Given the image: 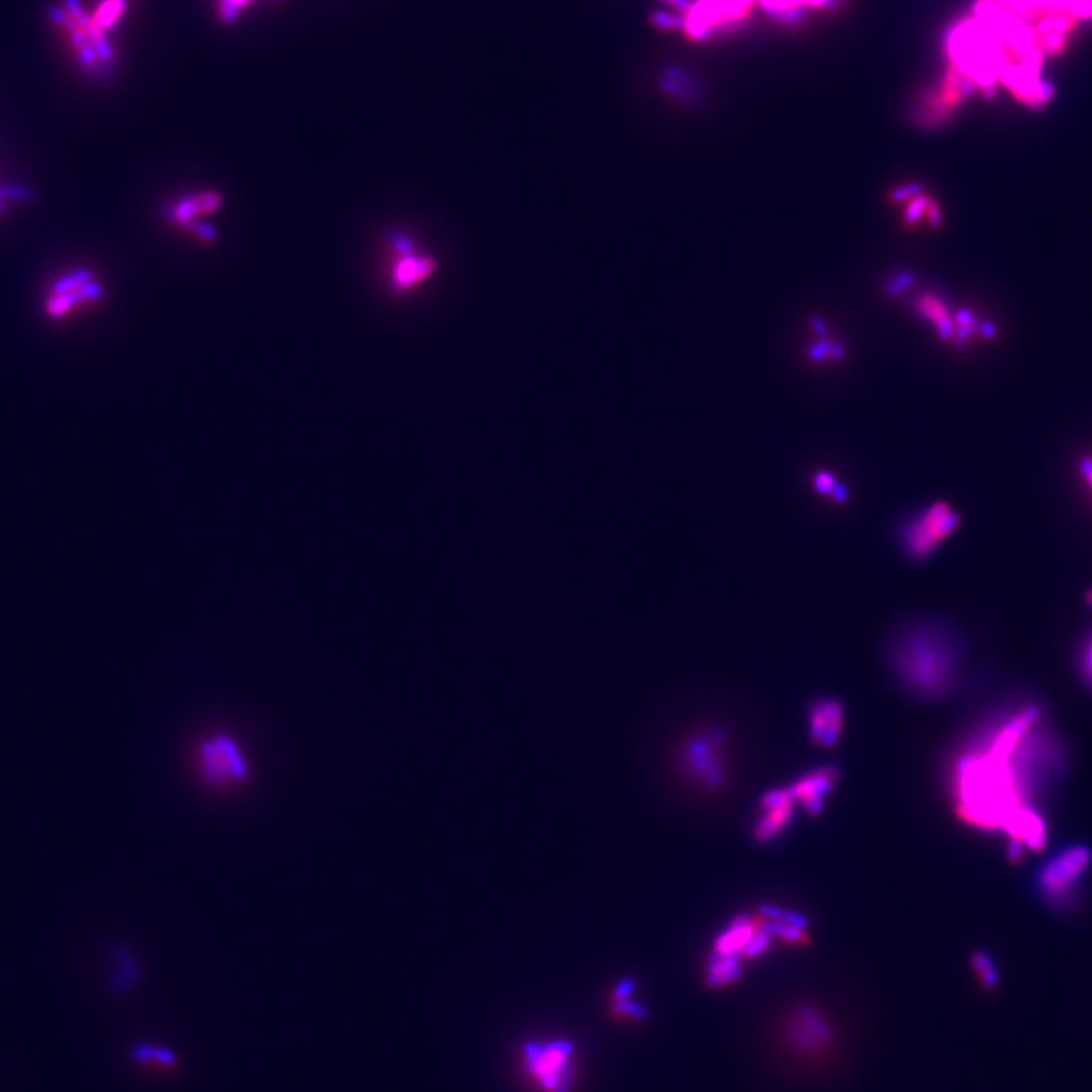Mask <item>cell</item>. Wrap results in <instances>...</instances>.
<instances>
[{
	"label": "cell",
	"mask_w": 1092,
	"mask_h": 1092,
	"mask_svg": "<svg viewBox=\"0 0 1092 1092\" xmlns=\"http://www.w3.org/2000/svg\"><path fill=\"white\" fill-rule=\"evenodd\" d=\"M251 0H222L220 4V19L225 23H232L240 16V8L248 5Z\"/></svg>",
	"instance_id": "484cf974"
},
{
	"label": "cell",
	"mask_w": 1092,
	"mask_h": 1092,
	"mask_svg": "<svg viewBox=\"0 0 1092 1092\" xmlns=\"http://www.w3.org/2000/svg\"><path fill=\"white\" fill-rule=\"evenodd\" d=\"M102 296V285L98 281L93 280L87 283V284L83 285V287H79V289L72 290V292L52 295V297L47 301V314H49L50 318H62L64 314L69 313L78 304L99 301Z\"/></svg>",
	"instance_id": "e0dca14e"
},
{
	"label": "cell",
	"mask_w": 1092,
	"mask_h": 1092,
	"mask_svg": "<svg viewBox=\"0 0 1092 1092\" xmlns=\"http://www.w3.org/2000/svg\"><path fill=\"white\" fill-rule=\"evenodd\" d=\"M971 965H973L974 971L980 979L981 983L986 988H995L998 983V973L995 968V962L990 953L979 950L971 956Z\"/></svg>",
	"instance_id": "7402d4cb"
},
{
	"label": "cell",
	"mask_w": 1092,
	"mask_h": 1092,
	"mask_svg": "<svg viewBox=\"0 0 1092 1092\" xmlns=\"http://www.w3.org/2000/svg\"><path fill=\"white\" fill-rule=\"evenodd\" d=\"M757 915L751 914H738L730 919L726 928H722L714 942V952L730 956H738L743 959V950L750 942L757 928Z\"/></svg>",
	"instance_id": "5bb4252c"
},
{
	"label": "cell",
	"mask_w": 1092,
	"mask_h": 1092,
	"mask_svg": "<svg viewBox=\"0 0 1092 1092\" xmlns=\"http://www.w3.org/2000/svg\"><path fill=\"white\" fill-rule=\"evenodd\" d=\"M93 280H95V277H93V273L88 269H79V270L69 273L66 277L59 278L55 283L54 287H52V293L54 295H59V293L72 292V290L79 289V287H83V285L87 284V283Z\"/></svg>",
	"instance_id": "d4e9b609"
},
{
	"label": "cell",
	"mask_w": 1092,
	"mask_h": 1092,
	"mask_svg": "<svg viewBox=\"0 0 1092 1092\" xmlns=\"http://www.w3.org/2000/svg\"><path fill=\"white\" fill-rule=\"evenodd\" d=\"M796 803L789 787H774L758 801V813L753 837L758 844H770L786 832L796 818Z\"/></svg>",
	"instance_id": "ba28073f"
},
{
	"label": "cell",
	"mask_w": 1092,
	"mask_h": 1092,
	"mask_svg": "<svg viewBox=\"0 0 1092 1092\" xmlns=\"http://www.w3.org/2000/svg\"><path fill=\"white\" fill-rule=\"evenodd\" d=\"M953 69L973 87L993 88L1005 69L1000 35L981 20L964 21L948 37Z\"/></svg>",
	"instance_id": "3957f363"
},
{
	"label": "cell",
	"mask_w": 1092,
	"mask_h": 1092,
	"mask_svg": "<svg viewBox=\"0 0 1092 1092\" xmlns=\"http://www.w3.org/2000/svg\"><path fill=\"white\" fill-rule=\"evenodd\" d=\"M743 976V959L712 952L705 964V983L712 988L731 985Z\"/></svg>",
	"instance_id": "2e32d148"
},
{
	"label": "cell",
	"mask_w": 1092,
	"mask_h": 1092,
	"mask_svg": "<svg viewBox=\"0 0 1092 1092\" xmlns=\"http://www.w3.org/2000/svg\"><path fill=\"white\" fill-rule=\"evenodd\" d=\"M721 729H710L704 734L692 739L686 746V767L693 777L709 787H719L726 780L721 762L717 758L719 745L724 741Z\"/></svg>",
	"instance_id": "9c48e42d"
},
{
	"label": "cell",
	"mask_w": 1092,
	"mask_h": 1092,
	"mask_svg": "<svg viewBox=\"0 0 1092 1092\" xmlns=\"http://www.w3.org/2000/svg\"><path fill=\"white\" fill-rule=\"evenodd\" d=\"M222 194L218 191H203V193L182 199L169 211V217L179 225L191 227L194 218L204 215L215 213L222 206Z\"/></svg>",
	"instance_id": "9a60e30c"
},
{
	"label": "cell",
	"mask_w": 1092,
	"mask_h": 1092,
	"mask_svg": "<svg viewBox=\"0 0 1092 1092\" xmlns=\"http://www.w3.org/2000/svg\"><path fill=\"white\" fill-rule=\"evenodd\" d=\"M772 940H774V936H772L771 930L768 928L767 924L763 923L762 919L758 918L755 935H753L750 942H748L745 950H743V959H758V957H762L770 950V947H771Z\"/></svg>",
	"instance_id": "603a6c76"
},
{
	"label": "cell",
	"mask_w": 1092,
	"mask_h": 1092,
	"mask_svg": "<svg viewBox=\"0 0 1092 1092\" xmlns=\"http://www.w3.org/2000/svg\"><path fill=\"white\" fill-rule=\"evenodd\" d=\"M1082 664H1084L1085 677H1086V680H1088L1092 685V640L1091 643H1089L1088 648H1086V652H1085Z\"/></svg>",
	"instance_id": "83f0119b"
},
{
	"label": "cell",
	"mask_w": 1092,
	"mask_h": 1092,
	"mask_svg": "<svg viewBox=\"0 0 1092 1092\" xmlns=\"http://www.w3.org/2000/svg\"><path fill=\"white\" fill-rule=\"evenodd\" d=\"M961 515L945 501L912 511L897 530L899 546L911 560L932 559L941 545L956 533Z\"/></svg>",
	"instance_id": "277c9868"
},
{
	"label": "cell",
	"mask_w": 1092,
	"mask_h": 1092,
	"mask_svg": "<svg viewBox=\"0 0 1092 1092\" xmlns=\"http://www.w3.org/2000/svg\"><path fill=\"white\" fill-rule=\"evenodd\" d=\"M125 8H126L125 0H103L96 8L95 13L91 14V19L103 33H107L116 26L120 17L124 16Z\"/></svg>",
	"instance_id": "ffe728a7"
},
{
	"label": "cell",
	"mask_w": 1092,
	"mask_h": 1092,
	"mask_svg": "<svg viewBox=\"0 0 1092 1092\" xmlns=\"http://www.w3.org/2000/svg\"><path fill=\"white\" fill-rule=\"evenodd\" d=\"M196 763L204 783L210 787L242 784L251 775V763L243 746L225 731L206 734L198 743Z\"/></svg>",
	"instance_id": "5b68a950"
},
{
	"label": "cell",
	"mask_w": 1092,
	"mask_h": 1092,
	"mask_svg": "<svg viewBox=\"0 0 1092 1092\" xmlns=\"http://www.w3.org/2000/svg\"><path fill=\"white\" fill-rule=\"evenodd\" d=\"M1041 709L1024 705L986 729L954 768L959 813L981 829L1003 830L1009 844L1039 851L1047 841L1034 796L1058 768V748L1039 729Z\"/></svg>",
	"instance_id": "6da1fadb"
},
{
	"label": "cell",
	"mask_w": 1092,
	"mask_h": 1092,
	"mask_svg": "<svg viewBox=\"0 0 1092 1092\" xmlns=\"http://www.w3.org/2000/svg\"><path fill=\"white\" fill-rule=\"evenodd\" d=\"M813 487L815 491L821 495H827L836 501V503H844L849 499V491L847 487L839 482V480L835 479L827 470H821L813 475Z\"/></svg>",
	"instance_id": "44dd1931"
},
{
	"label": "cell",
	"mask_w": 1092,
	"mask_h": 1092,
	"mask_svg": "<svg viewBox=\"0 0 1092 1092\" xmlns=\"http://www.w3.org/2000/svg\"><path fill=\"white\" fill-rule=\"evenodd\" d=\"M792 1043L809 1053L822 1050L829 1044L830 1029L822 1015L810 1006L796 1010L789 1024Z\"/></svg>",
	"instance_id": "7c38bea8"
},
{
	"label": "cell",
	"mask_w": 1092,
	"mask_h": 1092,
	"mask_svg": "<svg viewBox=\"0 0 1092 1092\" xmlns=\"http://www.w3.org/2000/svg\"><path fill=\"white\" fill-rule=\"evenodd\" d=\"M900 196L909 199L906 203V217L912 222L921 220V218H928V222L935 225L940 220V213L936 210L930 199L926 196H918V194L912 193L911 190H907L906 193H899Z\"/></svg>",
	"instance_id": "d6986e66"
},
{
	"label": "cell",
	"mask_w": 1092,
	"mask_h": 1092,
	"mask_svg": "<svg viewBox=\"0 0 1092 1092\" xmlns=\"http://www.w3.org/2000/svg\"><path fill=\"white\" fill-rule=\"evenodd\" d=\"M631 991H633V983H630V981L619 983L618 990L614 993L616 1009L619 1010V1014L628 1015L631 1019H642V1017H645V1010L639 1005H636L635 1002H630L626 998L630 995Z\"/></svg>",
	"instance_id": "cb8c5ba5"
},
{
	"label": "cell",
	"mask_w": 1092,
	"mask_h": 1092,
	"mask_svg": "<svg viewBox=\"0 0 1092 1092\" xmlns=\"http://www.w3.org/2000/svg\"><path fill=\"white\" fill-rule=\"evenodd\" d=\"M33 198V191L21 186H0V199L7 201H16V203H26Z\"/></svg>",
	"instance_id": "4316f807"
},
{
	"label": "cell",
	"mask_w": 1092,
	"mask_h": 1092,
	"mask_svg": "<svg viewBox=\"0 0 1092 1092\" xmlns=\"http://www.w3.org/2000/svg\"><path fill=\"white\" fill-rule=\"evenodd\" d=\"M839 779V770L835 765H822L801 775L789 787L794 800L803 804L809 815H820L824 810L825 800L832 794Z\"/></svg>",
	"instance_id": "30bf717a"
},
{
	"label": "cell",
	"mask_w": 1092,
	"mask_h": 1092,
	"mask_svg": "<svg viewBox=\"0 0 1092 1092\" xmlns=\"http://www.w3.org/2000/svg\"><path fill=\"white\" fill-rule=\"evenodd\" d=\"M395 243L402 258L396 261L395 269H393V284H395L396 289H412L413 285H416L417 283L427 280L431 275L436 263L429 257L412 254V249H410L408 244H405L407 242H404L402 239L396 240Z\"/></svg>",
	"instance_id": "4fadbf2b"
},
{
	"label": "cell",
	"mask_w": 1092,
	"mask_h": 1092,
	"mask_svg": "<svg viewBox=\"0 0 1092 1092\" xmlns=\"http://www.w3.org/2000/svg\"><path fill=\"white\" fill-rule=\"evenodd\" d=\"M1091 861V849L1082 844L1070 845L1053 854L1036 875V890L1041 899L1056 909H1067L1076 897Z\"/></svg>",
	"instance_id": "8992f818"
},
{
	"label": "cell",
	"mask_w": 1092,
	"mask_h": 1092,
	"mask_svg": "<svg viewBox=\"0 0 1092 1092\" xmlns=\"http://www.w3.org/2000/svg\"><path fill=\"white\" fill-rule=\"evenodd\" d=\"M4 211H5V203H4V201H2V199H0V213H4Z\"/></svg>",
	"instance_id": "f546056e"
},
{
	"label": "cell",
	"mask_w": 1092,
	"mask_h": 1092,
	"mask_svg": "<svg viewBox=\"0 0 1092 1092\" xmlns=\"http://www.w3.org/2000/svg\"><path fill=\"white\" fill-rule=\"evenodd\" d=\"M844 719L841 701L832 697L816 698L808 710L809 738L821 748H833L841 738Z\"/></svg>",
	"instance_id": "8fae6325"
},
{
	"label": "cell",
	"mask_w": 1092,
	"mask_h": 1092,
	"mask_svg": "<svg viewBox=\"0 0 1092 1092\" xmlns=\"http://www.w3.org/2000/svg\"><path fill=\"white\" fill-rule=\"evenodd\" d=\"M885 657L900 686L912 697L935 701L956 688L964 669L961 636L944 619L918 614L890 628Z\"/></svg>",
	"instance_id": "7a4b0ae2"
},
{
	"label": "cell",
	"mask_w": 1092,
	"mask_h": 1092,
	"mask_svg": "<svg viewBox=\"0 0 1092 1092\" xmlns=\"http://www.w3.org/2000/svg\"><path fill=\"white\" fill-rule=\"evenodd\" d=\"M132 1058L138 1067L158 1076H167L178 1067L177 1058L172 1051L151 1044L137 1046L132 1050Z\"/></svg>",
	"instance_id": "ac0fdd59"
},
{
	"label": "cell",
	"mask_w": 1092,
	"mask_h": 1092,
	"mask_svg": "<svg viewBox=\"0 0 1092 1092\" xmlns=\"http://www.w3.org/2000/svg\"><path fill=\"white\" fill-rule=\"evenodd\" d=\"M572 1056V1044L565 1039L528 1043L524 1048L525 1070L545 1092H569Z\"/></svg>",
	"instance_id": "52a82bcc"
},
{
	"label": "cell",
	"mask_w": 1092,
	"mask_h": 1092,
	"mask_svg": "<svg viewBox=\"0 0 1092 1092\" xmlns=\"http://www.w3.org/2000/svg\"><path fill=\"white\" fill-rule=\"evenodd\" d=\"M1080 470H1082V474H1084L1085 477H1086V480H1088L1089 484H1091V486H1092V458L1091 457L1082 458V462H1080Z\"/></svg>",
	"instance_id": "f1b7e54d"
}]
</instances>
